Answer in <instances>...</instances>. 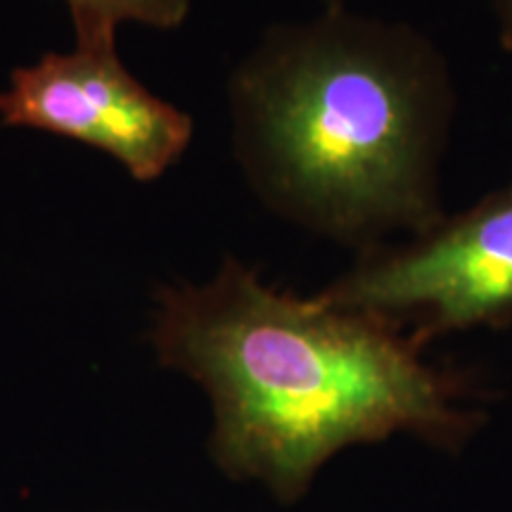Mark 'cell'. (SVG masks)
<instances>
[{"label": "cell", "instance_id": "4", "mask_svg": "<svg viewBox=\"0 0 512 512\" xmlns=\"http://www.w3.org/2000/svg\"><path fill=\"white\" fill-rule=\"evenodd\" d=\"M0 124L79 140L117 159L140 183L157 181L192 140L190 114L150 93L121 64L117 43L50 53L10 74Z\"/></svg>", "mask_w": 512, "mask_h": 512}, {"label": "cell", "instance_id": "1", "mask_svg": "<svg viewBox=\"0 0 512 512\" xmlns=\"http://www.w3.org/2000/svg\"><path fill=\"white\" fill-rule=\"evenodd\" d=\"M150 342L207 392L214 465L280 503L351 446L408 434L453 453L484 420L463 377L430 366L399 330L275 290L235 256L209 283L159 290Z\"/></svg>", "mask_w": 512, "mask_h": 512}, {"label": "cell", "instance_id": "7", "mask_svg": "<svg viewBox=\"0 0 512 512\" xmlns=\"http://www.w3.org/2000/svg\"><path fill=\"white\" fill-rule=\"evenodd\" d=\"M325 5V10H339V8H347V0H320Z\"/></svg>", "mask_w": 512, "mask_h": 512}, {"label": "cell", "instance_id": "2", "mask_svg": "<svg viewBox=\"0 0 512 512\" xmlns=\"http://www.w3.org/2000/svg\"><path fill=\"white\" fill-rule=\"evenodd\" d=\"M228 100L240 169L285 221L361 254L446 216L458 93L411 24L347 8L278 24L233 72Z\"/></svg>", "mask_w": 512, "mask_h": 512}, {"label": "cell", "instance_id": "3", "mask_svg": "<svg viewBox=\"0 0 512 512\" xmlns=\"http://www.w3.org/2000/svg\"><path fill=\"white\" fill-rule=\"evenodd\" d=\"M425 349L437 337L512 323V181L427 233L358 254L318 292Z\"/></svg>", "mask_w": 512, "mask_h": 512}, {"label": "cell", "instance_id": "6", "mask_svg": "<svg viewBox=\"0 0 512 512\" xmlns=\"http://www.w3.org/2000/svg\"><path fill=\"white\" fill-rule=\"evenodd\" d=\"M501 46L512 53V0H494Z\"/></svg>", "mask_w": 512, "mask_h": 512}, {"label": "cell", "instance_id": "5", "mask_svg": "<svg viewBox=\"0 0 512 512\" xmlns=\"http://www.w3.org/2000/svg\"><path fill=\"white\" fill-rule=\"evenodd\" d=\"M76 31V43L107 46L117 38V27L138 22L162 31L181 27L190 12V0H67Z\"/></svg>", "mask_w": 512, "mask_h": 512}]
</instances>
